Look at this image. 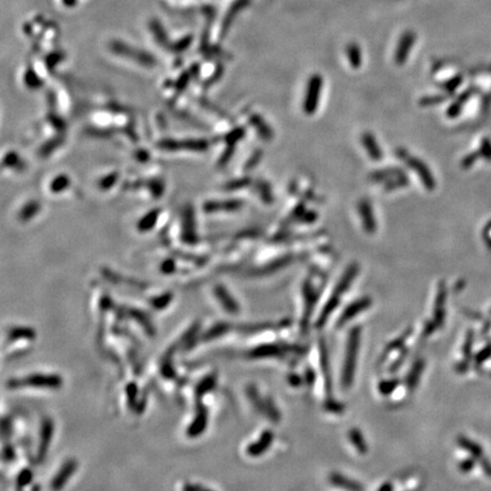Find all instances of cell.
<instances>
[{
    "label": "cell",
    "mask_w": 491,
    "mask_h": 491,
    "mask_svg": "<svg viewBox=\"0 0 491 491\" xmlns=\"http://www.w3.org/2000/svg\"><path fill=\"white\" fill-rule=\"evenodd\" d=\"M271 440H272V435H271L270 433H266L264 435H262V438L258 442L254 443V445H251L249 447L248 453L251 455V456H258V454H261L263 450H265L267 448V446H269Z\"/></svg>",
    "instance_id": "12"
},
{
    "label": "cell",
    "mask_w": 491,
    "mask_h": 491,
    "mask_svg": "<svg viewBox=\"0 0 491 491\" xmlns=\"http://www.w3.org/2000/svg\"><path fill=\"white\" fill-rule=\"evenodd\" d=\"M184 491H210V490L204 489L203 487H198L195 485H187L184 487Z\"/></svg>",
    "instance_id": "17"
},
{
    "label": "cell",
    "mask_w": 491,
    "mask_h": 491,
    "mask_svg": "<svg viewBox=\"0 0 491 491\" xmlns=\"http://www.w3.org/2000/svg\"><path fill=\"white\" fill-rule=\"evenodd\" d=\"M358 343H359V331L358 330H353L348 341L347 355H346V363L344 370V386H351L352 381L353 368H355V363L357 358V351H358Z\"/></svg>",
    "instance_id": "1"
},
{
    "label": "cell",
    "mask_w": 491,
    "mask_h": 491,
    "mask_svg": "<svg viewBox=\"0 0 491 491\" xmlns=\"http://www.w3.org/2000/svg\"><path fill=\"white\" fill-rule=\"evenodd\" d=\"M459 443H461L462 447H464L466 450H469L475 458L479 459V461L482 463L481 465L483 466V470H485L486 474L491 477V464L485 457H483V450L480 448V447H479L477 443L472 442L471 440L466 438L459 439Z\"/></svg>",
    "instance_id": "7"
},
{
    "label": "cell",
    "mask_w": 491,
    "mask_h": 491,
    "mask_svg": "<svg viewBox=\"0 0 491 491\" xmlns=\"http://www.w3.org/2000/svg\"><path fill=\"white\" fill-rule=\"evenodd\" d=\"M403 43H404V46H406V47H400L399 46V48L398 50H397V61H398L399 63H403L404 61H405V58H406V50L408 49V47L407 46H412V43H413V35L412 34H406V35H404V39H403Z\"/></svg>",
    "instance_id": "13"
},
{
    "label": "cell",
    "mask_w": 491,
    "mask_h": 491,
    "mask_svg": "<svg viewBox=\"0 0 491 491\" xmlns=\"http://www.w3.org/2000/svg\"><path fill=\"white\" fill-rule=\"evenodd\" d=\"M359 214L360 217L363 219V223L365 227L368 232H373L375 231V222H374V216L372 214V210L370 204L367 202H362L359 204Z\"/></svg>",
    "instance_id": "8"
},
{
    "label": "cell",
    "mask_w": 491,
    "mask_h": 491,
    "mask_svg": "<svg viewBox=\"0 0 491 491\" xmlns=\"http://www.w3.org/2000/svg\"><path fill=\"white\" fill-rule=\"evenodd\" d=\"M75 469H76V462L74 461V459H70V461L66 462L65 464L63 465L62 469L58 471L56 477L53 479L52 481L53 490L58 491L60 489H62L63 486H64L66 481L69 480L70 475L73 474L74 471H75Z\"/></svg>",
    "instance_id": "6"
},
{
    "label": "cell",
    "mask_w": 491,
    "mask_h": 491,
    "mask_svg": "<svg viewBox=\"0 0 491 491\" xmlns=\"http://www.w3.org/2000/svg\"><path fill=\"white\" fill-rule=\"evenodd\" d=\"M356 274V269L353 270V269H351L347 272V274L343 278V280L340 281V283L339 285H338V289L336 290V292L333 296L331 297V299H330V301L328 302V305L325 306V308L323 310V313H322V315H321V323H323V322L327 320V317L331 314V312L333 309H335L336 306L338 305V302H339V299H340V296H341V293H344L345 290H347L348 289V286L349 284H351V281L352 280V278L353 276Z\"/></svg>",
    "instance_id": "4"
},
{
    "label": "cell",
    "mask_w": 491,
    "mask_h": 491,
    "mask_svg": "<svg viewBox=\"0 0 491 491\" xmlns=\"http://www.w3.org/2000/svg\"><path fill=\"white\" fill-rule=\"evenodd\" d=\"M363 144H365V148H366V150L371 158L378 160L382 157L378 143H376L375 139L373 138L370 133H365V135H363Z\"/></svg>",
    "instance_id": "9"
},
{
    "label": "cell",
    "mask_w": 491,
    "mask_h": 491,
    "mask_svg": "<svg viewBox=\"0 0 491 491\" xmlns=\"http://www.w3.org/2000/svg\"><path fill=\"white\" fill-rule=\"evenodd\" d=\"M62 384V379L58 375L33 374L26 378L10 381V387H38V388H58Z\"/></svg>",
    "instance_id": "2"
},
{
    "label": "cell",
    "mask_w": 491,
    "mask_h": 491,
    "mask_svg": "<svg viewBox=\"0 0 491 491\" xmlns=\"http://www.w3.org/2000/svg\"><path fill=\"white\" fill-rule=\"evenodd\" d=\"M368 305H370V301H368L367 299H360L359 301H357V302H355V304H352L351 306V307H349L347 310H346L344 315L341 316L340 324H343V323H345V322H347L348 320H351L353 315L358 314L360 312V310H362L365 307H367Z\"/></svg>",
    "instance_id": "11"
},
{
    "label": "cell",
    "mask_w": 491,
    "mask_h": 491,
    "mask_svg": "<svg viewBox=\"0 0 491 491\" xmlns=\"http://www.w3.org/2000/svg\"><path fill=\"white\" fill-rule=\"evenodd\" d=\"M406 162L408 164V166H411L416 172V174L420 175V178H421L422 182H423L424 186H425V188H427V189H433L434 180H433V178H432L429 168H427L425 165H424V163L421 162L420 159L414 158V157H412L410 155H407Z\"/></svg>",
    "instance_id": "5"
},
{
    "label": "cell",
    "mask_w": 491,
    "mask_h": 491,
    "mask_svg": "<svg viewBox=\"0 0 491 491\" xmlns=\"http://www.w3.org/2000/svg\"><path fill=\"white\" fill-rule=\"evenodd\" d=\"M11 339H18V338H25V339H32L33 338V332L30 331V330L26 329H18L14 330L11 332Z\"/></svg>",
    "instance_id": "14"
},
{
    "label": "cell",
    "mask_w": 491,
    "mask_h": 491,
    "mask_svg": "<svg viewBox=\"0 0 491 491\" xmlns=\"http://www.w3.org/2000/svg\"><path fill=\"white\" fill-rule=\"evenodd\" d=\"M53 435V423L50 420H47L42 425V433H41V446H40V456H43V453L47 451L48 445L50 442Z\"/></svg>",
    "instance_id": "10"
},
{
    "label": "cell",
    "mask_w": 491,
    "mask_h": 491,
    "mask_svg": "<svg viewBox=\"0 0 491 491\" xmlns=\"http://www.w3.org/2000/svg\"><path fill=\"white\" fill-rule=\"evenodd\" d=\"M322 78L320 75H314L308 81L307 90H306L304 111L306 114H314L316 111L317 104L320 101V95L322 90Z\"/></svg>",
    "instance_id": "3"
},
{
    "label": "cell",
    "mask_w": 491,
    "mask_h": 491,
    "mask_svg": "<svg viewBox=\"0 0 491 491\" xmlns=\"http://www.w3.org/2000/svg\"><path fill=\"white\" fill-rule=\"evenodd\" d=\"M490 355H491V345H489L488 347H487V348L485 349V351H481V352H480V355H479V356H478V358H477L478 363H481V362H483V360L488 358V357H489Z\"/></svg>",
    "instance_id": "16"
},
{
    "label": "cell",
    "mask_w": 491,
    "mask_h": 491,
    "mask_svg": "<svg viewBox=\"0 0 491 491\" xmlns=\"http://www.w3.org/2000/svg\"><path fill=\"white\" fill-rule=\"evenodd\" d=\"M349 55H351V56H349V60H351V65L357 68V66H358L359 63H360L359 52H358V49H357V47H351V48L349 49Z\"/></svg>",
    "instance_id": "15"
}]
</instances>
